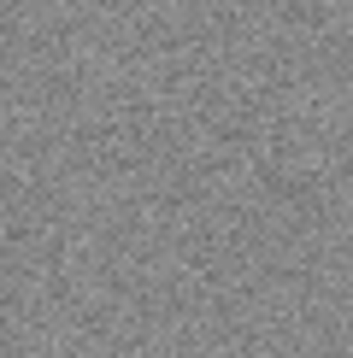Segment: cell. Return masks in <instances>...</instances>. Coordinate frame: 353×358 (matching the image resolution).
<instances>
[]
</instances>
